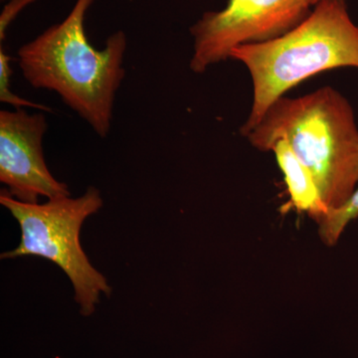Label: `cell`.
I'll use <instances>...</instances> for the list:
<instances>
[{"mask_svg":"<svg viewBox=\"0 0 358 358\" xmlns=\"http://www.w3.org/2000/svg\"><path fill=\"white\" fill-rule=\"evenodd\" d=\"M94 2L76 0L64 20L22 45L18 66L33 88L57 94L100 138H107L115 94L126 76L122 64L128 38L119 30L101 50L90 43L85 21Z\"/></svg>","mask_w":358,"mask_h":358,"instance_id":"cell-1","label":"cell"},{"mask_svg":"<svg viewBox=\"0 0 358 358\" xmlns=\"http://www.w3.org/2000/svg\"><path fill=\"white\" fill-rule=\"evenodd\" d=\"M246 138L261 152L285 140L310 171L329 210L343 206L358 187V127L345 96L322 87L282 96Z\"/></svg>","mask_w":358,"mask_h":358,"instance_id":"cell-2","label":"cell"},{"mask_svg":"<svg viewBox=\"0 0 358 358\" xmlns=\"http://www.w3.org/2000/svg\"><path fill=\"white\" fill-rule=\"evenodd\" d=\"M230 58L246 66L253 83L251 110L240 129L246 136L275 101L301 82L336 68L358 69V25L346 0H320L287 34L237 47Z\"/></svg>","mask_w":358,"mask_h":358,"instance_id":"cell-3","label":"cell"},{"mask_svg":"<svg viewBox=\"0 0 358 358\" xmlns=\"http://www.w3.org/2000/svg\"><path fill=\"white\" fill-rule=\"evenodd\" d=\"M0 203L10 211L21 228L20 244L2 254L1 258L35 256L55 263L72 282L82 315H92L101 294L109 296L112 291L106 278L89 262L80 244L84 221L103 206L100 192L89 187L78 199L61 196L44 204H33L13 199L2 189Z\"/></svg>","mask_w":358,"mask_h":358,"instance_id":"cell-4","label":"cell"},{"mask_svg":"<svg viewBox=\"0 0 358 358\" xmlns=\"http://www.w3.org/2000/svg\"><path fill=\"white\" fill-rule=\"evenodd\" d=\"M313 0H228L218 11H207L190 27L195 74L230 58L243 45L279 38L312 13Z\"/></svg>","mask_w":358,"mask_h":358,"instance_id":"cell-5","label":"cell"},{"mask_svg":"<svg viewBox=\"0 0 358 358\" xmlns=\"http://www.w3.org/2000/svg\"><path fill=\"white\" fill-rule=\"evenodd\" d=\"M48 122L42 113L24 109L0 112V181L13 199L38 203L70 196L69 188L52 176L45 162L43 138Z\"/></svg>","mask_w":358,"mask_h":358,"instance_id":"cell-6","label":"cell"},{"mask_svg":"<svg viewBox=\"0 0 358 358\" xmlns=\"http://www.w3.org/2000/svg\"><path fill=\"white\" fill-rule=\"evenodd\" d=\"M284 174L289 199L294 208L305 212L317 224L329 213L319 188L307 166L301 162L285 140L278 141L272 148Z\"/></svg>","mask_w":358,"mask_h":358,"instance_id":"cell-7","label":"cell"},{"mask_svg":"<svg viewBox=\"0 0 358 358\" xmlns=\"http://www.w3.org/2000/svg\"><path fill=\"white\" fill-rule=\"evenodd\" d=\"M358 217V187L348 201L338 208L329 210L322 219L319 225V235L322 243L333 247L338 243L339 238L346 226L353 219Z\"/></svg>","mask_w":358,"mask_h":358,"instance_id":"cell-8","label":"cell"},{"mask_svg":"<svg viewBox=\"0 0 358 358\" xmlns=\"http://www.w3.org/2000/svg\"><path fill=\"white\" fill-rule=\"evenodd\" d=\"M11 57L6 53L3 46H0V101L3 103H8L15 109L23 108H32V109L41 110V112L52 113L50 107L43 103H34L32 101L26 100L13 93L10 87V77L13 70L10 67Z\"/></svg>","mask_w":358,"mask_h":358,"instance_id":"cell-9","label":"cell"},{"mask_svg":"<svg viewBox=\"0 0 358 358\" xmlns=\"http://www.w3.org/2000/svg\"><path fill=\"white\" fill-rule=\"evenodd\" d=\"M37 0H7L0 13V42L6 41L7 31L18 15Z\"/></svg>","mask_w":358,"mask_h":358,"instance_id":"cell-10","label":"cell"},{"mask_svg":"<svg viewBox=\"0 0 358 358\" xmlns=\"http://www.w3.org/2000/svg\"><path fill=\"white\" fill-rule=\"evenodd\" d=\"M320 1V0H313V6H315V3H317V2Z\"/></svg>","mask_w":358,"mask_h":358,"instance_id":"cell-11","label":"cell"},{"mask_svg":"<svg viewBox=\"0 0 358 358\" xmlns=\"http://www.w3.org/2000/svg\"><path fill=\"white\" fill-rule=\"evenodd\" d=\"M1 1H7V0H1Z\"/></svg>","mask_w":358,"mask_h":358,"instance_id":"cell-12","label":"cell"},{"mask_svg":"<svg viewBox=\"0 0 358 358\" xmlns=\"http://www.w3.org/2000/svg\"><path fill=\"white\" fill-rule=\"evenodd\" d=\"M129 1H131V0H129Z\"/></svg>","mask_w":358,"mask_h":358,"instance_id":"cell-13","label":"cell"}]
</instances>
